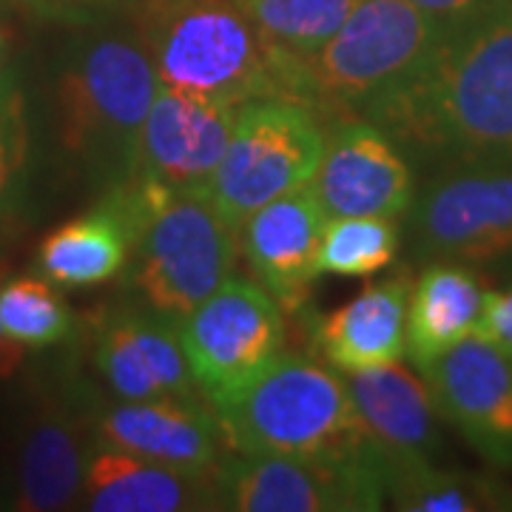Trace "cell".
<instances>
[{
	"instance_id": "1",
	"label": "cell",
	"mask_w": 512,
	"mask_h": 512,
	"mask_svg": "<svg viewBox=\"0 0 512 512\" xmlns=\"http://www.w3.org/2000/svg\"><path fill=\"white\" fill-rule=\"evenodd\" d=\"M356 117L407 146L512 160V0L444 23L430 55Z\"/></svg>"
},
{
	"instance_id": "2",
	"label": "cell",
	"mask_w": 512,
	"mask_h": 512,
	"mask_svg": "<svg viewBox=\"0 0 512 512\" xmlns=\"http://www.w3.org/2000/svg\"><path fill=\"white\" fill-rule=\"evenodd\" d=\"M131 29L163 86L225 103H308V69L279 55L239 0H131Z\"/></svg>"
},
{
	"instance_id": "3",
	"label": "cell",
	"mask_w": 512,
	"mask_h": 512,
	"mask_svg": "<svg viewBox=\"0 0 512 512\" xmlns=\"http://www.w3.org/2000/svg\"><path fill=\"white\" fill-rule=\"evenodd\" d=\"M103 200L126 222L128 274L157 313L180 322L234 274L237 228L208 194L126 177L109 185Z\"/></svg>"
},
{
	"instance_id": "4",
	"label": "cell",
	"mask_w": 512,
	"mask_h": 512,
	"mask_svg": "<svg viewBox=\"0 0 512 512\" xmlns=\"http://www.w3.org/2000/svg\"><path fill=\"white\" fill-rule=\"evenodd\" d=\"M157 86L160 77L134 35H97L77 43L55 83L63 148L100 171L109 185L131 177Z\"/></svg>"
},
{
	"instance_id": "5",
	"label": "cell",
	"mask_w": 512,
	"mask_h": 512,
	"mask_svg": "<svg viewBox=\"0 0 512 512\" xmlns=\"http://www.w3.org/2000/svg\"><path fill=\"white\" fill-rule=\"evenodd\" d=\"M214 413L242 456H345L365 444L342 373L305 356L279 353Z\"/></svg>"
},
{
	"instance_id": "6",
	"label": "cell",
	"mask_w": 512,
	"mask_h": 512,
	"mask_svg": "<svg viewBox=\"0 0 512 512\" xmlns=\"http://www.w3.org/2000/svg\"><path fill=\"white\" fill-rule=\"evenodd\" d=\"M444 23L410 0H359L308 63V106L325 123L353 117L413 72Z\"/></svg>"
},
{
	"instance_id": "7",
	"label": "cell",
	"mask_w": 512,
	"mask_h": 512,
	"mask_svg": "<svg viewBox=\"0 0 512 512\" xmlns=\"http://www.w3.org/2000/svg\"><path fill=\"white\" fill-rule=\"evenodd\" d=\"M328 126L316 111L291 97L242 103L220 165L205 188L231 228L265 202L308 185L325 151Z\"/></svg>"
},
{
	"instance_id": "8",
	"label": "cell",
	"mask_w": 512,
	"mask_h": 512,
	"mask_svg": "<svg viewBox=\"0 0 512 512\" xmlns=\"http://www.w3.org/2000/svg\"><path fill=\"white\" fill-rule=\"evenodd\" d=\"M384 498V464L367 441L345 456L234 453L217 464V510L367 512Z\"/></svg>"
},
{
	"instance_id": "9",
	"label": "cell",
	"mask_w": 512,
	"mask_h": 512,
	"mask_svg": "<svg viewBox=\"0 0 512 512\" xmlns=\"http://www.w3.org/2000/svg\"><path fill=\"white\" fill-rule=\"evenodd\" d=\"M191 382L220 407L245 390L285 348V311L254 279H228L180 319Z\"/></svg>"
},
{
	"instance_id": "10",
	"label": "cell",
	"mask_w": 512,
	"mask_h": 512,
	"mask_svg": "<svg viewBox=\"0 0 512 512\" xmlns=\"http://www.w3.org/2000/svg\"><path fill=\"white\" fill-rule=\"evenodd\" d=\"M311 191L325 217L396 220L413 205V171L393 137L365 117H339L328 126Z\"/></svg>"
},
{
	"instance_id": "11",
	"label": "cell",
	"mask_w": 512,
	"mask_h": 512,
	"mask_svg": "<svg viewBox=\"0 0 512 512\" xmlns=\"http://www.w3.org/2000/svg\"><path fill=\"white\" fill-rule=\"evenodd\" d=\"M419 370L441 416L487 461L512 467L510 359L473 333Z\"/></svg>"
},
{
	"instance_id": "12",
	"label": "cell",
	"mask_w": 512,
	"mask_h": 512,
	"mask_svg": "<svg viewBox=\"0 0 512 512\" xmlns=\"http://www.w3.org/2000/svg\"><path fill=\"white\" fill-rule=\"evenodd\" d=\"M237 111L234 103L160 83L140 128L131 177L205 194L231 140Z\"/></svg>"
},
{
	"instance_id": "13",
	"label": "cell",
	"mask_w": 512,
	"mask_h": 512,
	"mask_svg": "<svg viewBox=\"0 0 512 512\" xmlns=\"http://www.w3.org/2000/svg\"><path fill=\"white\" fill-rule=\"evenodd\" d=\"M421 251L487 262L512 248V168H467L427 188L413 211Z\"/></svg>"
},
{
	"instance_id": "14",
	"label": "cell",
	"mask_w": 512,
	"mask_h": 512,
	"mask_svg": "<svg viewBox=\"0 0 512 512\" xmlns=\"http://www.w3.org/2000/svg\"><path fill=\"white\" fill-rule=\"evenodd\" d=\"M325 222L311 185H299L256 208L237 228L239 254L282 311H299L311 296Z\"/></svg>"
},
{
	"instance_id": "15",
	"label": "cell",
	"mask_w": 512,
	"mask_h": 512,
	"mask_svg": "<svg viewBox=\"0 0 512 512\" xmlns=\"http://www.w3.org/2000/svg\"><path fill=\"white\" fill-rule=\"evenodd\" d=\"M94 365L120 402L188 399L197 390L180 345V330L163 313H109L94 339Z\"/></svg>"
},
{
	"instance_id": "16",
	"label": "cell",
	"mask_w": 512,
	"mask_h": 512,
	"mask_svg": "<svg viewBox=\"0 0 512 512\" xmlns=\"http://www.w3.org/2000/svg\"><path fill=\"white\" fill-rule=\"evenodd\" d=\"M94 436L128 456L180 470H208L220 464L222 447H228L217 413L194 396L114 404L97 419Z\"/></svg>"
},
{
	"instance_id": "17",
	"label": "cell",
	"mask_w": 512,
	"mask_h": 512,
	"mask_svg": "<svg viewBox=\"0 0 512 512\" xmlns=\"http://www.w3.org/2000/svg\"><path fill=\"white\" fill-rule=\"evenodd\" d=\"M365 441L382 464L430 458L439 441L436 402L427 382L410 367L382 365L342 373Z\"/></svg>"
},
{
	"instance_id": "18",
	"label": "cell",
	"mask_w": 512,
	"mask_h": 512,
	"mask_svg": "<svg viewBox=\"0 0 512 512\" xmlns=\"http://www.w3.org/2000/svg\"><path fill=\"white\" fill-rule=\"evenodd\" d=\"M80 501L92 512L217 510V464L180 470L97 441L86 456Z\"/></svg>"
},
{
	"instance_id": "19",
	"label": "cell",
	"mask_w": 512,
	"mask_h": 512,
	"mask_svg": "<svg viewBox=\"0 0 512 512\" xmlns=\"http://www.w3.org/2000/svg\"><path fill=\"white\" fill-rule=\"evenodd\" d=\"M410 291V276H390L367 285L348 305L322 316L313 342L325 362L339 373L402 362L407 353Z\"/></svg>"
},
{
	"instance_id": "20",
	"label": "cell",
	"mask_w": 512,
	"mask_h": 512,
	"mask_svg": "<svg viewBox=\"0 0 512 512\" xmlns=\"http://www.w3.org/2000/svg\"><path fill=\"white\" fill-rule=\"evenodd\" d=\"M83 476L86 453L77 421L57 399H40L20 439L15 510H69L80 501Z\"/></svg>"
},
{
	"instance_id": "21",
	"label": "cell",
	"mask_w": 512,
	"mask_h": 512,
	"mask_svg": "<svg viewBox=\"0 0 512 512\" xmlns=\"http://www.w3.org/2000/svg\"><path fill=\"white\" fill-rule=\"evenodd\" d=\"M484 293L481 279L464 265L439 262L419 276L407 302V353L413 365H427L478 333Z\"/></svg>"
},
{
	"instance_id": "22",
	"label": "cell",
	"mask_w": 512,
	"mask_h": 512,
	"mask_svg": "<svg viewBox=\"0 0 512 512\" xmlns=\"http://www.w3.org/2000/svg\"><path fill=\"white\" fill-rule=\"evenodd\" d=\"M131 239L123 217L100 200L89 214L57 225L37 248V271L60 288H94L123 274Z\"/></svg>"
},
{
	"instance_id": "23",
	"label": "cell",
	"mask_w": 512,
	"mask_h": 512,
	"mask_svg": "<svg viewBox=\"0 0 512 512\" xmlns=\"http://www.w3.org/2000/svg\"><path fill=\"white\" fill-rule=\"evenodd\" d=\"M384 487L393 507L404 512H478L507 507L490 481L439 470L430 458L384 464Z\"/></svg>"
},
{
	"instance_id": "24",
	"label": "cell",
	"mask_w": 512,
	"mask_h": 512,
	"mask_svg": "<svg viewBox=\"0 0 512 512\" xmlns=\"http://www.w3.org/2000/svg\"><path fill=\"white\" fill-rule=\"evenodd\" d=\"M279 55L305 66L336 35L359 0H239Z\"/></svg>"
},
{
	"instance_id": "25",
	"label": "cell",
	"mask_w": 512,
	"mask_h": 512,
	"mask_svg": "<svg viewBox=\"0 0 512 512\" xmlns=\"http://www.w3.org/2000/svg\"><path fill=\"white\" fill-rule=\"evenodd\" d=\"M0 330L23 350H46L72 336L74 316L49 279L15 276L0 288Z\"/></svg>"
},
{
	"instance_id": "26",
	"label": "cell",
	"mask_w": 512,
	"mask_h": 512,
	"mask_svg": "<svg viewBox=\"0 0 512 512\" xmlns=\"http://www.w3.org/2000/svg\"><path fill=\"white\" fill-rule=\"evenodd\" d=\"M399 254V228L387 217H330L322 231L319 276L365 279L384 271Z\"/></svg>"
},
{
	"instance_id": "27",
	"label": "cell",
	"mask_w": 512,
	"mask_h": 512,
	"mask_svg": "<svg viewBox=\"0 0 512 512\" xmlns=\"http://www.w3.org/2000/svg\"><path fill=\"white\" fill-rule=\"evenodd\" d=\"M29 126L26 103L12 74H0V231L18 220L26 191Z\"/></svg>"
},
{
	"instance_id": "28",
	"label": "cell",
	"mask_w": 512,
	"mask_h": 512,
	"mask_svg": "<svg viewBox=\"0 0 512 512\" xmlns=\"http://www.w3.org/2000/svg\"><path fill=\"white\" fill-rule=\"evenodd\" d=\"M478 336L493 342L512 365V288L484 293V311L478 322Z\"/></svg>"
},
{
	"instance_id": "29",
	"label": "cell",
	"mask_w": 512,
	"mask_h": 512,
	"mask_svg": "<svg viewBox=\"0 0 512 512\" xmlns=\"http://www.w3.org/2000/svg\"><path fill=\"white\" fill-rule=\"evenodd\" d=\"M40 15L60 20H86L100 12H109L111 6L123 0H29Z\"/></svg>"
},
{
	"instance_id": "30",
	"label": "cell",
	"mask_w": 512,
	"mask_h": 512,
	"mask_svg": "<svg viewBox=\"0 0 512 512\" xmlns=\"http://www.w3.org/2000/svg\"><path fill=\"white\" fill-rule=\"evenodd\" d=\"M427 15L439 20V23H453V20L467 18L470 12H476L478 6H484L487 0H410Z\"/></svg>"
},
{
	"instance_id": "31",
	"label": "cell",
	"mask_w": 512,
	"mask_h": 512,
	"mask_svg": "<svg viewBox=\"0 0 512 512\" xmlns=\"http://www.w3.org/2000/svg\"><path fill=\"white\" fill-rule=\"evenodd\" d=\"M3 282H6V265H3V259H0V288H3ZM23 353L26 350L15 345L3 330H0V382H6V379H12L15 373L23 365Z\"/></svg>"
},
{
	"instance_id": "32",
	"label": "cell",
	"mask_w": 512,
	"mask_h": 512,
	"mask_svg": "<svg viewBox=\"0 0 512 512\" xmlns=\"http://www.w3.org/2000/svg\"><path fill=\"white\" fill-rule=\"evenodd\" d=\"M0 55H3V32H0Z\"/></svg>"
}]
</instances>
